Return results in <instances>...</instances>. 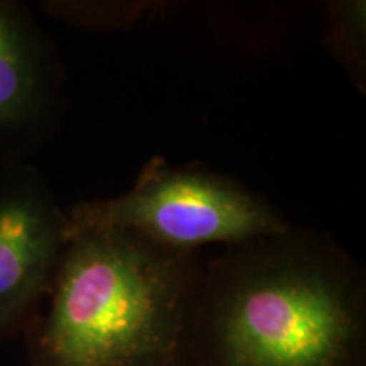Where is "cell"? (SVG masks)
Masks as SVG:
<instances>
[{"label": "cell", "mask_w": 366, "mask_h": 366, "mask_svg": "<svg viewBox=\"0 0 366 366\" xmlns=\"http://www.w3.org/2000/svg\"><path fill=\"white\" fill-rule=\"evenodd\" d=\"M75 226L127 229L177 249L242 244L292 226L263 195L200 164L175 167L153 157L124 194L68 210Z\"/></svg>", "instance_id": "3957f363"}, {"label": "cell", "mask_w": 366, "mask_h": 366, "mask_svg": "<svg viewBox=\"0 0 366 366\" xmlns=\"http://www.w3.org/2000/svg\"><path fill=\"white\" fill-rule=\"evenodd\" d=\"M202 272V251L70 222L51 292L24 332L31 366H189Z\"/></svg>", "instance_id": "7a4b0ae2"}, {"label": "cell", "mask_w": 366, "mask_h": 366, "mask_svg": "<svg viewBox=\"0 0 366 366\" xmlns=\"http://www.w3.org/2000/svg\"><path fill=\"white\" fill-rule=\"evenodd\" d=\"M44 11L86 27H109L131 22L144 11L143 4L99 2H44Z\"/></svg>", "instance_id": "52a82bcc"}, {"label": "cell", "mask_w": 366, "mask_h": 366, "mask_svg": "<svg viewBox=\"0 0 366 366\" xmlns=\"http://www.w3.org/2000/svg\"><path fill=\"white\" fill-rule=\"evenodd\" d=\"M326 46L345 68L353 85L366 92V4L363 0L329 2Z\"/></svg>", "instance_id": "8992f818"}, {"label": "cell", "mask_w": 366, "mask_h": 366, "mask_svg": "<svg viewBox=\"0 0 366 366\" xmlns=\"http://www.w3.org/2000/svg\"><path fill=\"white\" fill-rule=\"evenodd\" d=\"M68 214L27 162L0 168V342L24 334L51 292L68 241Z\"/></svg>", "instance_id": "277c9868"}, {"label": "cell", "mask_w": 366, "mask_h": 366, "mask_svg": "<svg viewBox=\"0 0 366 366\" xmlns=\"http://www.w3.org/2000/svg\"><path fill=\"white\" fill-rule=\"evenodd\" d=\"M189 366H366V272L294 227L204 258Z\"/></svg>", "instance_id": "6da1fadb"}, {"label": "cell", "mask_w": 366, "mask_h": 366, "mask_svg": "<svg viewBox=\"0 0 366 366\" xmlns=\"http://www.w3.org/2000/svg\"><path fill=\"white\" fill-rule=\"evenodd\" d=\"M65 68L29 9L0 0V162L27 154L58 129Z\"/></svg>", "instance_id": "5b68a950"}]
</instances>
